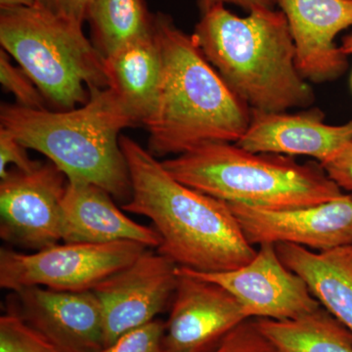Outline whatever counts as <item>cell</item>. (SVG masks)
<instances>
[{
	"mask_svg": "<svg viewBox=\"0 0 352 352\" xmlns=\"http://www.w3.org/2000/svg\"><path fill=\"white\" fill-rule=\"evenodd\" d=\"M131 180L122 210L151 220L161 238L157 252L179 267L224 272L242 267L258 250L247 240L226 201L176 180L133 139L120 136Z\"/></svg>",
	"mask_w": 352,
	"mask_h": 352,
	"instance_id": "1",
	"label": "cell"
},
{
	"mask_svg": "<svg viewBox=\"0 0 352 352\" xmlns=\"http://www.w3.org/2000/svg\"><path fill=\"white\" fill-rule=\"evenodd\" d=\"M154 32L163 76L156 112L145 126L148 151L156 157L178 156L210 143L237 142L251 122V108L170 16L155 14Z\"/></svg>",
	"mask_w": 352,
	"mask_h": 352,
	"instance_id": "2",
	"label": "cell"
},
{
	"mask_svg": "<svg viewBox=\"0 0 352 352\" xmlns=\"http://www.w3.org/2000/svg\"><path fill=\"white\" fill-rule=\"evenodd\" d=\"M206 59L252 110L286 112L314 100L296 66V48L282 11L256 9L245 17L214 6L192 34Z\"/></svg>",
	"mask_w": 352,
	"mask_h": 352,
	"instance_id": "3",
	"label": "cell"
},
{
	"mask_svg": "<svg viewBox=\"0 0 352 352\" xmlns=\"http://www.w3.org/2000/svg\"><path fill=\"white\" fill-rule=\"evenodd\" d=\"M0 124L28 149L44 155L68 180L91 183L127 203L131 180L120 132L135 126L111 88L95 90L85 105L67 111L2 104Z\"/></svg>",
	"mask_w": 352,
	"mask_h": 352,
	"instance_id": "4",
	"label": "cell"
},
{
	"mask_svg": "<svg viewBox=\"0 0 352 352\" xmlns=\"http://www.w3.org/2000/svg\"><path fill=\"white\" fill-rule=\"evenodd\" d=\"M162 164L178 182L229 204L289 210L344 195L321 164L247 151L232 143L203 145Z\"/></svg>",
	"mask_w": 352,
	"mask_h": 352,
	"instance_id": "5",
	"label": "cell"
},
{
	"mask_svg": "<svg viewBox=\"0 0 352 352\" xmlns=\"http://www.w3.org/2000/svg\"><path fill=\"white\" fill-rule=\"evenodd\" d=\"M82 28L36 6L0 9L2 50L56 111L85 105L95 90L109 87L105 57Z\"/></svg>",
	"mask_w": 352,
	"mask_h": 352,
	"instance_id": "6",
	"label": "cell"
},
{
	"mask_svg": "<svg viewBox=\"0 0 352 352\" xmlns=\"http://www.w3.org/2000/svg\"><path fill=\"white\" fill-rule=\"evenodd\" d=\"M147 249L132 241L107 244L64 243L34 252L0 251V287L15 292L31 287L60 292L92 291Z\"/></svg>",
	"mask_w": 352,
	"mask_h": 352,
	"instance_id": "7",
	"label": "cell"
},
{
	"mask_svg": "<svg viewBox=\"0 0 352 352\" xmlns=\"http://www.w3.org/2000/svg\"><path fill=\"white\" fill-rule=\"evenodd\" d=\"M67 183L50 161L31 170L10 168L0 180L1 239L34 251L62 242Z\"/></svg>",
	"mask_w": 352,
	"mask_h": 352,
	"instance_id": "8",
	"label": "cell"
},
{
	"mask_svg": "<svg viewBox=\"0 0 352 352\" xmlns=\"http://www.w3.org/2000/svg\"><path fill=\"white\" fill-rule=\"evenodd\" d=\"M178 270L160 252L145 251L92 289L103 314L104 346L155 320L168 307L177 287Z\"/></svg>",
	"mask_w": 352,
	"mask_h": 352,
	"instance_id": "9",
	"label": "cell"
},
{
	"mask_svg": "<svg viewBox=\"0 0 352 352\" xmlns=\"http://www.w3.org/2000/svg\"><path fill=\"white\" fill-rule=\"evenodd\" d=\"M187 270L228 291L249 319L289 320L321 307L307 283L285 265L270 243L259 245L254 258L236 270L212 273Z\"/></svg>",
	"mask_w": 352,
	"mask_h": 352,
	"instance_id": "10",
	"label": "cell"
},
{
	"mask_svg": "<svg viewBox=\"0 0 352 352\" xmlns=\"http://www.w3.org/2000/svg\"><path fill=\"white\" fill-rule=\"evenodd\" d=\"M228 204L252 245L295 244L318 252L352 245V195L289 210Z\"/></svg>",
	"mask_w": 352,
	"mask_h": 352,
	"instance_id": "11",
	"label": "cell"
},
{
	"mask_svg": "<svg viewBox=\"0 0 352 352\" xmlns=\"http://www.w3.org/2000/svg\"><path fill=\"white\" fill-rule=\"evenodd\" d=\"M170 314L164 323V352H210L233 329L248 320L239 302L219 285L201 279L185 268Z\"/></svg>",
	"mask_w": 352,
	"mask_h": 352,
	"instance_id": "12",
	"label": "cell"
},
{
	"mask_svg": "<svg viewBox=\"0 0 352 352\" xmlns=\"http://www.w3.org/2000/svg\"><path fill=\"white\" fill-rule=\"evenodd\" d=\"M13 308L63 352H97L105 346L103 314L94 291L31 287L15 292Z\"/></svg>",
	"mask_w": 352,
	"mask_h": 352,
	"instance_id": "13",
	"label": "cell"
},
{
	"mask_svg": "<svg viewBox=\"0 0 352 352\" xmlns=\"http://www.w3.org/2000/svg\"><path fill=\"white\" fill-rule=\"evenodd\" d=\"M288 21L298 73L314 82L344 75L347 56L335 43L352 27V0H276Z\"/></svg>",
	"mask_w": 352,
	"mask_h": 352,
	"instance_id": "14",
	"label": "cell"
},
{
	"mask_svg": "<svg viewBox=\"0 0 352 352\" xmlns=\"http://www.w3.org/2000/svg\"><path fill=\"white\" fill-rule=\"evenodd\" d=\"M351 140L352 119L330 126L319 110L298 113L252 110L249 126L235 144L254 153L311 157L322 164Z\"/></svg>",
	"mask_w": 352,
	"mask_h": 352,
	"instance_id": "15",
	"label": "cell"
},
{
	"mask_svg": "<svg viewBox=\"0 0 352 352\" xmlns=\"http://www.w3.org/2000/svg\"><path fill=\"white\" fill-rule=\"evenodd\" d=\"M112 198L91 183L68 180L62 201V242L107 244L132 241L147 248L159 247L161 238L157 231L129 219Z\"/></svg>",
	"mask_w": 352,
	"mask_h": 352,
	"instance_id": "16",
	"label": "cell"
},
{
	"mask_svg": "<svg viewBox=\"0 0 352 352\" xmlns=\"http://www.w3.org/2000/svg\"><path fill=\"white\" fill-rule=\"evenodd\" d=\"M109 88L134 124L146 126L157 110L163 76V57L153 32L105 57Z\"/></svg>",
	"mask_w": 352,
	"mask_h": 352,
	"instance_id": "17",
	"label": "cell"
},
{
	"mask_svg": "<svg viewBox=\"0 0 352 352\" xmlns=\"http://www.w3.org/2000/svg\"><path fill=\"white\" fill-rule=\"evenodd\" d=\"M275 247L280 259L307 283L321 307L352 332L351 245L324 252L287 243Z\"/></svg>",
	"mask_w": 352,
	"mask_h": 352,
	"instance_id": "18",
	"label": "cell"
},
{
	"mask_svg": "<svg viewBox=\"0 0 352 352\" xmlns=\"http://www.w3.org/2000/svg\"><path fill=\"white\" fill-rule=\"evenodd\" d=\"M281 352H352V332L324 307L289 320L254 319Z\"/></svg>",
	"mask_w": 352,
	"mask_h": 352,
	"instance_id": "19",
	"label": "cell"
},
{
	"mask_svg": "<svg viewBox=\"0 0 352 352\" xmlns=\"http://www.w3.org/2000/svg\"><path fill=\"white\" fill-rule=\"evenodd\" d=\"M154 19L145 0H92L87 21L92 43L107 57L126 44L150 36Z\"/></svg>",
	"mask_w": 352,
	"mask_h": 352,
	"instance_id": "20",
	"label": "cell"
},
{
	"mask_svg": "<svg viewBox=\"0 0 352 352\" xmlns=\"http://www.w3.org/2000/svg\"><path fill=\"white\" fill-rule=\"evenodd\" d=\"M0 352H63L11 309L0 317Z\"/></svg>",
	"mask_w": 352,
	"mask_h": 352,
	"instance_id": "21",
	"label": "cell"
},
{
	"mask_svg": "<svg viewBox=\"0 0 352 352\" xmlns=\"http://www.w3.org/2000/svg\"><path fill=\"white\" fill-rule=\"evenodd\" d=\"M0 82L7 92L14 95L18 105L25 108L46 109V100L31 76L12 64L10 55L0 50Z\"/></svg>",
	"mask_w": 352,
	"mask_h": 352,
	"instance_id": "22",
	"label": "cell"
},
{
	"mask_svg": "<svg viewBox=\"0 0 352 352\" xmlns=\"http://www.w3.org/2000/svg\"><path fill=\"white\" fill-rule=\"evenodd\" d=\"M164 322L155 319L120 336L97 352H164Z\"/></svg>",
	"mask_w": 352,
	"mask_h": 352,
	"instance_id": "23",
	"label": "cell"
},
{
	"mask_svg": "<svg viewBox=\"0 0 352 352\" xmlns=\"http://www.w3.org/2000/svg\"><path fill=\"white\" fill-rule=\"evenodd\" d=\"M210 352H281L259 330L254 319H248L233 329Z\"/></svg>",
	"mask_w": 352,
	"mask_h": 352,
	"instance_id": "24",
	"label": "cell"
},
{
	"mask_svg": "<svg viewBox=\"0 0 352 352\" xmlns=\"http://www.w3.org/2000/svg\"><path fill=\"white\" fill-rule=\"evenodd\" d=\"M41 162L34 161L28 155V148L23 145L15 136L0 126V178L8 173L9 166L20 170H31Z\"/></svg>",
	"mask_w": 352,
	"mask_h": 352,
	"instance_id": "25",
	"label": "cell"
},
{
	"mask_svg": "<svg viewBox=\"0 0 352 352\" xmlns=\"http://www.w3.org/2000/svg\"><path fill=\"white\" fill-rule=\"evenodd\" d=\"M321 166L340 189L352 195V140Z\"/></svg>",
	"mask_w": 352,
	"mask_h": 352,
	"instance_id": "26",
	"label": "cell"
},
{
	"mask_svg": "<svg viewBox=\"0 0 352 352\" xmlns=\"http://www.w3.org/2000/svg\"><path fill=\"white\" fill-rule=\"evenodd\" d=\"M36 6L80 25L87 22L92 0H34Z\"/></svg>",
	"mask_w": 352,
	"mask_h": 352,
	"instance_id": "27",
	"label": "cell"
},
{
	"mask_svg": "<svg viewBox=\"0 0 352 352\" xmlns=\"http://www.w3.org/2000/svg\"><path fill=\"white\" fill-rule=\"evenodd\" d=\"M227 4L240 7L247 12L256 9H274L276 0H198L200 13L206 12L214 6H226Z\"/></svg>",
	"mask_w": 352,
	"mask_h": 352,
	"instance_id": "28",
	"label": "cell"
},
{
	"mask_svg": "<svg viewBox=\"0 0 352 352\" xmlns=\"http://www.w3.org/2000/svg\"><path fill=\"white\" fill-rule=\"evenodd\" d=\"M36 6L34 0H0V9L18 8Z\"/></svg>",
	"mask_w": 352,
	"mask_h": 352,
	"instance_id": "29",
	"label": "cell"
},
{
	"mask_svg": "<svg viewBox=\"0 0 352 352\" xmlns=\"http://www.w3.org/2000/svg\"><path fill=\"white\" fill-rule=\"evenodd\" d=\"M340 48L346 56L352 54V34L342 39V45L340 46Z\"/></svg>",
	"mask_w": 352,
	"mask_h": 352,
	"instance_id": "30",
	"label": "cell"
},
{
	"mask_svg": "<svg viewBox=\"0 0 352 352\" xmlns=\"http://www.w3.org/2000/svg\"><path fill=\"white\" fill-rule=\"evenodd\" d=\"M351 256H352V245H351Z\"/></svg>",
	"mask_w": 352,
	"mask_h": 352,
	"instance_id": "31",
	"label": "cell"
},
{
	"mask_svg": "<svg viewBox=\"0 0 352 352\" xmlns=\"http://www.w3.org/2000/svg\"><path fill=\"white\" fill-rule=\"evenodd\" d=\"M351 87H352V76H351Z\"/></svg>",
	"mask_w": 352,
	"mask_h": 352,
	"instance_id": "32",
	"label": "cell"
}]
</instances>
